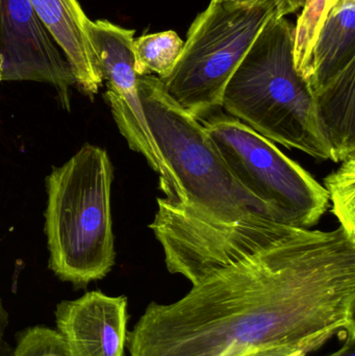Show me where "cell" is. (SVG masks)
<instances>
[{
  "label": "cell",
  "instance_id": "cell-1",
  "mask_svg": "<svg viewBox=\"0 0 355 356\" xmlns=\"http://www.w3.org/2000/svg\"><path fill=\"white\" fill-rule=\"evenodd\" d=\"M149 225L167 269L191 282L152 302L127 334L129 356H238L281 347L306 355L355 330V240L249 211L235 221L158 198Z\"/></svg>",
  "mask_w": 355,
  "mask_h": 356
},
{
  "label": "cell",
  "instance_id": "cell-2",
  "mask_svg": "<svg viewBox=\"0 0 355 356\" xmlns=\"http://www.w3.org/2000/svg\"><path fill=\"white\" fill-rule=\"evenodd\" d=\"M294 31L273 16L231 75L222 108L271 142L333 161L314 96L294 64Z\"/></svg>",
  "mask_w": 355,
  "mask_h": 356
},
{
  "label": "cell",
  "instance_id": "cell-3",
  "mask_svg": "<svg viewBox=\"0 0 355 356\" xmlns=\"http://www.w3.org/2000/svg\"><path fill=\"white\" fill-rule=\"evenodd\" d=\"M113 178L106 150L89 144L46 178L49 268L75 288L102 280L114 267Z\"/></svg>",
  "mask_w": 355,
  "mask_h": 356
},
{
  "label": "cell",
  "instance_id": "cell-4",
  "mask_svg": "<svg viewBox=\"0 0 355 356\" xmlns=\"http://www.w3.org/2000/svg\"><path fill=\"white\" fill-rule=\"evenodd\" d=\"M138 91L156 147L179 186V202L224 221L251 211L271 218L233 177L201 121L167 93L158 76H138Z\"/></svg>",
  "mask_w": 355,
  "mask_h": 356
},
{
  "label": "cell",
  "instance_id": "cell-5",
  "mask_svg": "<svg viewBox=\"0 0 355 356\" xmlns=\"http://www.w3.org/2000/svg\"><path fill=\"white\" fill-rule=\"evenodd\" d=\"M274 15V0L251 6L210 0L190 26L172 72L162 81L167 93L199 120L214 114L222 108L231 75Z\"/></svg>",
  "mask_w": 355,
  "mask_h": 356
},
{
  "label": "cell",
  "instance_id": "cell-6",
  "mask_svg": "<svg viewBox=\"0 0 355 356\" xmlns=\"http://www.w3.org/2000/svg\"><path fill=\"white\" fill-rule=\"evenodd\" d=\"M200 121L233 177L266 207L271 219L302 228L318 223L329 197L308 171L229 115Z\"/></svg>",
  "mask_w": 355,
  "mask_h": 356
},
{
  "label": "cell",
  "instance_id": "cell-7",
  "mask_svg": "<svg viewBox=\"0 0 355 356\" xmlns=\"http://www.w3.org/2000/svg\"><path fill=\"white\" fill-rule=\"evenodd\" d=\"M89 31L106 81L104 95L121 135L129 148L141 154L160 175V186L166 198L179 202L181 193L176 180L156 147L140 99L133 49L135 31L108 20L91 21Z\"/></svg>",
  "mask_w": 355,
  "mask_h": 356
},
{
  "label": "cell",
  "instance_id": "cell-8",
  "mask_svg": "<svg viewBox=\"0 0 355 356\" xmlns=\"http://www.w3.org/2000/svg\"><path fill=\"white\" fill-rule=\"evenodd\" d=\"M58 48L28 0H0L1 81L51 83L67 104V88L75 81Z\"/></svg>",
  "mask_w": 355,
  "mask_h": 356
},
{
  "label": "cell",
  "instance_id": "cell-9",
  "mask_svg": "<svg viewBox=\"0 0 355 356\" xmlns=\"http://www.w3.org/2000/svg\"><path fill=\"white\" fill-rule=\"evenodd\" d=\"M127 298L100 291L64 300L56 309V332L68 356H124Z\"/></svg>",
  "mask_w": 355,
  "mask_h": 356
},
{
  "label": "cell",
  "instance_id": "cell-10",
  "mask_svg": "<svg viewBox=\"0 0 355 356\" xmlns=\"http://www.w3.org/2000/svg\"><path fill=\"white\" fill-rule=\"evenodd\" d=\"M35 14L63 50L75 83L93 98L104 83L99 58L90 35L91 22L77 0H28Z\"/></svg>",
  "mask_w": 355,
  "mask_h": 356
},
{
  "label": "cell",
  "instance_id": "cell-11",
  "mask_svg": "<svg viewBox=\"0 0 355 356\" xmlns=\"http://www.w3.org/2000/svg\"><path fill=\"white\" fill-rule=\"evenodd\" d=\"M355 65V0H338L313 48L306 81L317 96Z\"/></svg>",
  "mask_w": 355,
  "mask_h": 356
},
{
  "label": "cell",
  "instance_id": "cell-12",
  "mask_svg": "<svg viewBox=\"0 0 355 356\" xmlns=\"http://www.w3.org/2000/svg\"><path fill=\"white\" fill-rule=\"evenodd\" d=\"M183 44L185 42L173 31L133 39L135 71L138 76L156 74L160 81L167 79L181 56Z\"/></svg>",
  "mask_w": 355,
  "mask_h": 356
},
{
  "label": "cell",
  "instance_id": "cell-13",
  "mask_svg": "<svg viewBox=\"0 0 355 356\" xmlns=\"http://www.w3.org/2000/svg\"><path fill=\"white\" fill-rule=\"evenodd\" d=\"M338 0H306L294 31V64L306 79L313 48L323 23Z\"/></svg>",
  "mask_w": 355,
  "mask_h": 356
},
{
  "label": "cell",
  "instance_id": "cell-14",
  "mask_svg": "<svg viewBox=\"0 0 355 356\" xmlns=\"http://www.w3.org/2000/svg\"><path fill=\"white\" fill-rule=\"evenodd\" d=\"M325 190L333 202V213L344 232L355 240V154L325 179Z\"/></svg>",
  "mask_w": 355,
  "mask_h": 356
},
{
  "label": "cell",
  "instance_id": "cell-15",
  "mask_svg": "<svg viewBox=\"0 0 355 356\" xmlns=\"http://www.w3.org/2000/svg\"><path fill=\"white\" fill-rule=\"evenodd\" d=\"M12 356H68L56 330L44 326L27 328L17 337Z\"/></svg>",
  "mask_w": 355,
  "mask_h": 356
},
{
  "label": "cell",
  "instance_id": "cell-16",
  "mask_svg": "<svg viewBox=\"0 0 355 356\" xmlns=\"http://www.w3.org/2000/svg\"><path fill=\"white\" fill-rule=\"evenodd\" d=\"M238 356H306V355L302 351L293 350V349L271 347V348L254 349Z\"/></svg>",
  "mask_w": 355,
  "mask_h": 356
},
{
  "label": "cell",
  "instance_id": "cell-17",
  "mask_svg": "<svg viewBox=\"0 0 355 356\" xmlns=\"http://www.w3.org/2000/svg\"><path fill=\"white\" fill-rule=\"evenodd\" d=\"M8 322H10V318H8V312H6L3 302L0 298V356H12L13 351L10 350V348H8L6 339H4Z\"/></svg>",
  "mask_w": 355,
  "mask_h": 356
},
{
  "label": "cell",
  "instance_id": "cell-18",
  "mask_svg": "<svg viewBox=\"0 0 355 356\" xmlns=\"http://www.w3.org/2000/svg\"><path fill=\"white\" fill-rule=\"evenodd\" d=\"M275 16L286 17L304 8L306 0H274Z\"/></svg>",
  "mask_w": 355,
  "mask_h": 356
},
{
  "label": "cell",
  "instance_id": "cell-19",
  "mask_svg": "<svg viewBox=\"0 0 355 356\" xmlns=\"http://www.w3.org/2000/svg\"><path fill=\"white\" fill-rule=\"evenodd\" d=\"M343 337L345 341L341 348L327 356H355V330H349Z\"/></svg>",
  "mask_w": 355,
  "mask_h": 356
},
{
  "label": "cell",
  "instance_id": "cell-20",
  "mask_svg": "<svg viewBox=\"0 0 355 356\" xmlns=\"http://www.w3.org/2000/svg\"><path fill=\"white\" fill-rule=\"evenodd\" d=\"M235 1L239 2L242 4H247V6H251V4L256 3V2L261 1V0H235Z\"/></svg>",
  "mask_w": 355,
  "mask_h": 356
},
{
  "label": "cell",
  "instance_id": "cell-21",
  "mask_svg": "<svg viewBox=\"0 0 355 356\" xmlns=\"http://www.w3.org/2000/svg\"><path fill=\"white\" fill-rule=\"evenodd\" d=\"M212 1H216V2L235 1V0H212Z\"/></svg>",
  "mask_w": 355,
  "mask_h": 356
},
{
  "label": "cell",
  "instance_id": "cell-22",
  "mask_svg": "<svg viewBox=\"0 0 355 356\" xmlns=\"http://www.w3.org/2000/svg\"><path fill=\"white\" fill-rule=\"evenodd\" d=\"M0 81H1V74H0Z\"/></svg>",
  "mask_w": 355,
  "mask_h": 356
}]
</instances>
